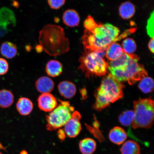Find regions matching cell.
Masks as SVG:
<instances>
[{"label": "cell", "mask_w": 154, "mask_h": 154, "mask_svg": "<svg viewBox=\"0 0 154 154\" xmlns=\"http://www.w3.org/2000/svg\"><path fill=\"white\" fill-rule=\"evenodd\" d=\"M38 41L48 55L56 57L68 52L70 43L63 28L57 25H46L40 31Z\"/></svg>", "instance_id": "cell-1"}, {"label": "cell", "mask_w": 154, "mask_h": 154, "mask_svg": "<svg viewBox=\"0 0 154 154\" xmlns=\"http://www.w3.org/2000/svg\"><path fill=\"white\" fill-rule=\"evenodd\" d=\"M120 32L118 28L111 24H98L91 31H85L82 43L88 51H96L107 48L116 41Z\"/></svg>", "instance_id": "cell-2"}, {"label": "cell", "mask_w": 154, "mask_h": 154, "mask_svg": "<svg viewBox=\"0 0 154 154\" xmlns=\"http://www.w3.org/2000/svg\"><path fill=\"white\" fill-rule=\"evenodd\" d=\"M124 85L111 74L103 79L95 94L94 109L101 111L123 97Z\"/></svg>", "instance_id": "cell-3"}, {"label": "cell", "mask_w": 154, "mask_h": 154, "mask_svg": "<svg viewBox=\"0 0 154 154\" xmlns=\"http://www.w3.org/2000/svg\"><path fill=\"white\" fill-rule=\"evenodd\" d=\"M105 55V53L101 50L92 51L86 49L79 60V69L85 73L86 76L105 75L108 68L107 63L103 59Z\"/></svg>", "instance_id": "cell-4"}, {"label": "cell", "mask_w": 154, "mask_h": 154, "mask_svg": "<svg viewBox=\"0 0 154 154\" xmlns=\"http://www.w3.org/2000/svg\"><path fill=\"white\" fill-rule=\"evenodd\" d=\"M139 60L137 56L132 54H131L128 65L124 68L108 69L119 81L128 82L130 85H132L148 75L143 65L138 63Z\"/></svg>", "instance_id": "cell-5"}, {"label": "cell", "mask_w": 154, "mask_h": 154, "mask_svg": "<svg viewBox=\"0 0 154 154\" xmlns=\"http://www.w3.org/2000/svg\"><path fill=\"white\" fill-rule=\"evenodd\" d=\"M135 118L132 128H150L154 119V101L151 99H139L134 103Z\"/></svg>", "instance_id": "cell-6"}, {"label": "cell", "mask_w": 154, "mask_h": 154, "mask_svg": "<svg viewBox=\"0 0 154 154\" xmlns=\"http://www.w3.org/2000/svg\"><path fill=\"white\" fill-rule=\"evenodd\" d=\"M59 101L56 107L46 116V127L48 130L58 129L64 126L70 120L74 111V108L69 101L60 100Z\"/></svg>", "instance_id": "cell-7"}, {"label": "cell", "mask_w": 154, "mask_h": 154, "mask_svg": "<svg viewBox=\"0 0 154 154\" xmlns=\"http://www.w3.org/2000/svg\"><path fill=\"white\" fill-rule=\"evenodd\" d=\"M81 116L79 112L74 111L72 117L64 125L63 131L65 135L70 138H75L78 135L82 130L80 122Z\"/></svg>", "instance_id": "cell-8"}, {"label": "cell", "mask_w": 154, "mask_h": 154, "mask_svg": "<svg viewBox=\"0 0 154 154\" xmlns=\"http://www.w3.org/2000/svg\"><path fill=\"white\" fill-rule=\"evenodd\" d=\"M38 108L45 112H51L58 105L56 98L50 93L42 94L38 96Z\"/></svg>", "instance_id": "cell-9"}, {"label": "cell", "mask_w": 154, "mask_h": 154, "mask_svg": "<svg viewBox=\"0 0 154 154\" xmlns=\"http://www.w3.org/2000/svg\"><path fill=\"white\" fill-rule=\"evenodd\" d=\"M16 24L14 13L7 7L0 9V29L9 31L8 26L14 27Z\"/></svg>", "instance_id": "cell-10"}, {"label": "cell", "mask_w": 154, "mask_h": 154, "mask_svg": "<svg viewBox=\"0 0 154 154\" xmlns=\"http://www.w3.org/2000/svg\"><path fill=\"white\" fill-rule=\"evenodd\" d=\"M57 88L60 94L65 99H71L76 93L75 85L73 83L69 81H63L60 82Z\"/></svg>", "instance_id": "cell-11"}, {"label": "cell", "mask_w": 154, "mask_h": 154, "mask_svg": "<svg viewBox=\"0 0 154 154\" xmlns=\"http://www.w3.org/2000/svg\"><path fill=\"white\" fill-rule=\"evenodd\" d=\"M54 86V82L52 79L47 76L40 77L35 82L36 90L42 94L51 93Z\"/></svg>", "instance_id": "cell-12"}, {"label": "cell", "mask_w": 154, "mask_h": 154, "mask_svg": "<svg viewBox=\"0 0 154 154\" xmlns=\"http://www.w3.org/2000/svg\"><path fill=\"white\" fill-rule=\"evenodd\" d=\"M127 137V133L120 127H115L109 132V140L112 143L117 145H120L124 143Z\"/></svg>", "instance_id": "cell-13"}, {"label": "cell", "mask_w": 154, "mask_h": 154, "mask_svg": "<svg viewBox=\"0 0 154 154\" xmlns=\"http://www.w3.org/2000/svg\"><path fill=\"white\" fill-rule=\"evenodd\" d=\"M63 20L66 26L74 27L79 26L80 23L79 15L74 9H68L63 13Z\"/></svg>", "instance_id": "cell-14"}, {"label": "cell", "mask_w": 154, "mask_h": 154, "mask_svg": "<svg viewBox=\"0 0 154 154\" xmlns=\"http://www.w3.org/2000/svg\"><path fill=\"white\" fill-rule=\"evenodd\" d=\"M16 108L19 114L22 116L29 115L33 109V104L29 99L26 97L19 98L16 104Z\"/></svg>", "instance_id": "cell-15"}, {"label": "cell", "mask_w": 154, "mask_h": 154, "mask_svg": "<svg viewBox=\"0 0 154 154\" xmlns=\"http://www.w3.org/2000/svg\"><path fill=\"white\" fill-rule=\"evenodd\" d=\"M124 53L120 44L113 42L107 47L105 55L109 60L112 61L122 56Z\"/></svg>", "instance_id": "cell-16"}, {"label": "cell", "mask_w": 154, "mask_h": 154, "mask_svg": "<svg viewBox=\"0 0 154 154\" xmlns=\"http://www.w3.org/2000/svg\"><path fill=\"white\" fill-rule=\"evenodd\" d=\"M63 66L59 61L52 60L47 63L46 66V72L50 77H56L62 74Z\"/></svg>", "instance_id": "cell-17"}, {"label": "cell", "mask_w": 154, "mask_h": 154, "mask_svg": "<svg viewBox=\"0 0 154 154\" xmlns=\"http://www.w3.org/2000/svg\"><path fill=\"white\" fill-rule=\"evenodd\" d=\"M79 147L82 154H92L96 149V142L91 138H85L80 142Z\"/></svg>", "instance_id": "cell-18"}, {"label": "cell", "mask_w": 154, "mask_h": 154, "mask_svg": "<svg viewBox=\"0 0 154 154\" xmlns=\"http://www.w3.org/2000/svg\"><path fill=\"white\" fill-rule=\"evenodd\" d=\"M0 50L2 55L8 59H12L16 56L18 52L16 46L9 42L2 44Z\"/></svg>", "instance_id": "cell-19"}, {"label": "cell", "mask_w": 154, "mask_h": 154, "mask_svg": "<svg viewBox=\"0 0 154 154\" xmlns=\"http://www.w3.org/2000/svg\"><path fill=\"white\" fill-rule=\"evenodd\" d=\"M139 144L133 140H128L124 142L121 148V154H140Z\"/></svg>", "instance_id": "cell-20"}, {"label": "cell", "mask_w": 154, "mask_h": 154, "mask_svg": "<svg viewBox=\"0 0 154 154\" xmlns=\"http://www.w3.org/2000/svg\"><path fill=\"white\" fill-rule=\"evenodd\" d=\"M119 11L121 18L124 19H128L134 16L135 12V8L130 2H127L121 5Z\"/></svg>", "instance_id": "cell-21"}, {"label": "cell", "mask_w": 154, "mask_h": 154, "mask_svg": "<svg viewBox=\"0 0 154 154\" xmlns=\"http://www.w3.org/2000/svg\"><path fill=\"white\" fill-rule=\"evenodd\" d=\"M14 101V95L11 91L5 89L0 91V107L8 108L13 104Z\"/></svg>", "instance_id": "cell-22"}, {"label": "cell", "mask_w": 154, "mask_h": 154, "mask_svg": "<svg viewBox=\"0 0 154 154\" xmlns=\"http://www.w3.org/2000/svg\"><path fill=\"white\" fill-rule=\"evenodd\" d=\"M131 54L124 53L122 56L115 60L111 61L107 63L108 68L111 69H121L124 68L128 64L130 58Z\"/></svg>", "instance_id": "cell-23"}, {"label": "cell", "mask_w": 154, "mask_h": 154, "mask_svg": "<svg viewBox=\"0 0 154 154\" xmlns=\"http://www.w3.org/2000/svg\"><path fill=\"white\" fill-rule=\"evenodd\" d=\"M134 118V112L132 110H128L121 113L119 116V120L123 126L128 127L132 124Z\"/></svg>", "instance_id": "cell-24"}, {"label": "cell", "mask_w": 154, "mask_h": 154, "mask_svg": "<svg viewBox=\"0 0 154 154\" xmlns=\"http://www.w3.org/2000/svg\"><path fill=\"white\" fill-rule=\"evenodd\" d=\"M138 84L140 89L144 93H148L153 91L154 82L152 79L149 77H144L140 80Z\"/></svg>", "instance_id": "cell-25"}, {"label": "cell", "mask_w": 154, "mask_h": 154, "mask_svg": "<svg viewBox=\"0 0 154 154\" xmlns=\"http://www.w3.org/2000/svg\"><path fill=\"white\" fill-rule=\"evenodd\" d=\"M122 47L124 52L128 54H132L137 49L136 42L131 38H127L124 40Z\"/></svg>", "instance_id": "cell-26"}, {"label": "cell", "mask_w": 154, "mask_h": 154, "mask_svg": "<svg viewBox=\"0 0 154 154\" xmlns=\"http://www.w3.org/2000/svg\"><path fill=\"white\" fill-rule=\"evenodd\" d=\"M84 24L86 30L91 31L97 27L98 24L95 22L91 17L88 16L85 21Z\"/></svg>", "instance_id": "cell-27"}, {"label": "cell", "mask_w": 154, "mask_h": 154, "mask_svg": "<svg viewBox=\"0 0 154 154\" xmlns=\"http://www.w3.org/2000/svg\"><path fill=\"white\" fill-rule=\"evenodd\" d=\"M154 11L151 13L148 20L147 31L150 37L154 38Z\"/></svg>", "instance_id": "cell-28"}, {"label": "cell", "mask_w": 154, "mask_h": 154, "mask_svg": "<svg viewBox=\"0 0 154 154\" xmlns=\"http://www.w3.org/2000/svg\"><path fill=\"white\" fill-rule=\"evenodd\" d=\"M48 5L52 9H60L65 3V0H47Z\"/></svg>", "instance_id": "cell-29"}, {"label": "cell", "mask_w": 154, "mask_h": 154, "mask_svg": "<svg viewBox=\"0 0 154 154\" xmlns=\"http://www.w3.org/2000/svg\"><path fill=\"white\" fill-rule=\"evenodd\" d=\"M9 64L5 59L0 58V75H3L8 72Z\"/></svg>", "instance_id": "cell-30"}, {"label": "cell", "mask_w": 154, "mask_h": 154, "mask_svg": "<svg viewBox=\"0 0 154 154\" xmlns=\"http://www.w3.org/2000/svg\"><path fill=\"white\" fill-rule=\"evenodd\" d=\"M154 38H152V39L150 40L149 44V48L152 53H154Z\"/></svg>", "instance_id": "cell-31"}, {"label": "cell", "mask_w": 154, "mask_h": 154, "mask_svg": "<svg viewBox=\"0 0 154 154\" xmlns=\"http://www.w3.org/2000/svg\"><path fill=\"white\" fill-rule=\"evenodd\" d=\"M58 134L60 138L61 139H63L64 138L65 136V134L64 131L62 129H59L58 131Z\"/></svg>", "instance_id": "cell-32"}, {"label": "cell", "mask_w": 154, "mask_h": 154, "mask_svg": "<svg viewBox=\"0 0 154 154\" xmlns=\"http://www.w3.org/2000/svg\"><path fill=\"white\" fill-rule=\"evenodd\" d=\"M36 50L37 52L40 53L42 52V51H43V49L42 46L39 45L36 46Z\"/></svg>", "instance_id": "cell-33"}, {"label": "cell", "mask_w": 154, "mask_h": 154, "mask_svg": "<svg viewBox=\"0 0 154 154\" xmlns=\"http://www.w3.org/2000/svg\"><path fill=\"white\" fill-rule=\"evenodd\" d=\"M86 90L85 89H83L81 91L82 97H85L86 95Z\"/></svg>", "instance_id": "cell-34"}, {"label": "cell", "mask_w": 154, "mask_h": 154, "mask_svg": "<svg viewBox=\"0 0 154 154\" xmlns=\"http://www.w3.org/2000/svg\"><path fill=\"white\" fill-rule=\"evenodd\" d=\"M0 149H4V148L1 143H0Z\"/></svg>", "instance_id": "cell-35"}, {"label": "cell", "mask_w": 154, "mask_h": 154, "mask_svg": "<svg viewBox=\"0 0 154 154\" xmlns=\"http://www.w3.org/2000/svg\"><path fill=\"white\" fill-rule=\"evenodd\" d=\"M0 154H2L0 152Z\"/></svg>", "instance_id": "cell-36"}]
</instances>
